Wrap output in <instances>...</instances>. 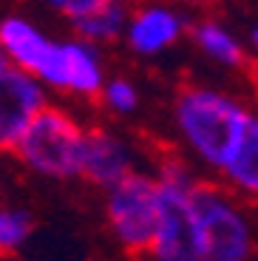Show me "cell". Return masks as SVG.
I'll use <instances>...</instances> for the list:
<instances>
[{
  "label": "cell",
  "mask_w": 258,
  "mask_h": 261,
  "mask_svg": "<svg viewBox=\"0 0 258 261\" xmlns=\"http://www.w3.org/2000/svg\"><path fill=\"white\" fill-rule=\"evenodd\" d=\"M77 32L91 43H102V40H114L116 34H122L128 26V14L119 0H105L97 9H91L88 14L74 20Z\"/></svg>",
  "instance_id": "cell-12"
},
{
  "label": "cell",
  "mask_w": 258,
  "mask_h": 261,
  "mask_svg": "<svg viewBox=\"0 0 258 261\" xmlns=\"http://www.w3.org/2000/svg\"><path fill=\"white\" fill-rule=\"evenodd\" d=\"M182 34V20L176 12L162 6L142 9L128 20V40L139 54H159L173 46Z\"/></svg>",
  "instance_id": "cell-9"
},
{
  "label": "cell",
  "mask_w": 258,
  "mask_h": 261,
  "mask_svg": "<svg viewBox=\"0 0 258 261\" xmlns=\"http://www.w3.org/2000/svg\"><path fill=\"white\" fill-rule=\"evenodd\" d=\"M196 43H199L210 57H216L219 63H224V65L244 63V51H241V46L236 43V37H233L227 29L219 26V23H201V26L196 29Z\"/></svg>",
  "instance_id": "cell-13"
},
{
  "label": "cell",
  "mask_w": 258,
  "mask_h": 261,
  "mask_svg": "<svg viewBox=\"0 0 258 261\" xmlns=\"http://www.w3.org/2000/svg\"><path fill=\"white\" fill-rule=\"evenodd\" d=\"M9 60H6V54H3V48H0V65H6Z\"/></svg>",
  "instance_id": "cell-18"
},
{
  "label": "cell",
  "mask_w": 258,
  "mask_h": 261,
  "mask_svg": "<svg viewBox=\"0 0 258 261\" xmlns=\"http://www.w3.org/2000/svg\"><path fill=\"white\" fill-rule=\"evenodd\" d=\"M196 210L204 233V261H247L252 250V233L241 210L219 190L196 185Z\"/></svg>",
  "instance_id": "cell-5"
},
{
  "label": "cell",
  "mask_w": 258,
  "mask_h": 261,
  "mask_svg": "<svg viewBox=\"0 0 258 261\" xmlns=\"http://www.w3.org/2000/svg\"><path fill=\"white\" fill-rule=\"evenodd\" d=\"M247 122L250 111L210 88H187L176 102V125L182 137L199 153L201 162L219 170L236 153Z\"/></svg>",
  "instance_id": "cell-1"
},
{
  "label": "cell",
  "mask_w": 258,
  "mask_h": 261,
  "mask_svg": "<svg viewBox=\"0 0 258 261\" xmlns=\"http://www.w3.org/2000/svg\"><path fill=\"white\" fill-rule=\"evenodd\" d=\"M83 139L85 130L68 114L45 105L20 137L14 153L43 176L68 179L83 168Z\"/></svg>",
  "instance_id": "cell-3"
},
{
  "label": "cell",
  "mask_w": 258,
  "mask_h": 261,
  "mask_svg": "<svg viewBox=\"0 0 258 261\" xmlns=\"http://www.w3.org/2000/svg\"><path fill=\"white\" fill-rule=\"evenodd\" d=\"M45 108L43 80L14 63L0 65V150H14Z\"/></svg>",
  "instance_id": "cell-6"
},
{
  "label": "cell",
  "mask_w": 258,
  "mask_h": 261,
  "mask_svg": "<svg viewBox=\"0 0 258 261\" xmlns=\"http://www.w3.org/2000/svg\"><path fill=\"white\" fill-rule=\"evenodd\" d=\"M0 48L9 63L26 68L37 77V68L43 65L45 54L51 48V40L45 37L37 26H32L23 17L0 20Z\"/></svg>",
  "instance_id": "cell-8"
},
{
  "label": "cell",
  "mask_w": 258,
  "mask_h": 261,
  "mask_svg": "<svg viewBox=\"0 0 258 261\" xmlns=\"http://www.w3.org/2000/svg\"><path fill=\"white\" fill-rule=\"evenodd\" d=\"M221 170L239 190L258 196V117L250 114V122H247L239 148Z\"/></svg>",
  "instance_id": "cell-11"
},
{
  "label": "cell",
  "mask_w": 258,
  "mask_h": 261,
  "mask_svg": "<svg viewBox=\"0 0 258 261\" xmlns=\"http://www.w3.org/2000/svg\"><path fill=\"white\" fill-rule=\"evenodd\" d=\"M187 3H210V0H187Z\"/></svg>",
  "instance_id": "cell-19"
},
{
  "label": "cell",
  "mask_w": 258,
  "mask_h": 261,
  "mask_svg": "<svg viewBox=\"0 0 258 261\" xmlns=\"http://www.w3.org/2000/svg\"><path fill=\"white\" fill-rule=\"evenodd\" d=\"M88 182L114 188L119 179L131 173V153L114 134L105 130H85L83 139V168H80Z\"/></svg>",
  "instance_id": "cell-7"
},
{
  "label": "cell",
  "mask_w": 258,
  "mask_h": 261,
  "mask_svg": "<svg viewBox=\"0 0 258 261\" xmlns=\"http://www.w3.org/2000/svg\"><path fill=\"white\" fill-rule=\"evenodd\" d=\"M65 48V88L83 97H94L102 91V65L97 51L91 48V40L63 43Z\"/></svg>",
  "instance_id": "cell-10"
},
{
  "label": "cell",
  "mask_w": 258,
  "mask_h": 261,
  "mask_svg": "<svg viewBox=\"0 0 258 261\" xmlns=\"http://www.w3.org/2000/svg\"><path fill=\"white\" fill-rule=\"evenodd\" d=\"M108 222L131 253H148L159 224V179L131 170L108 193Z\"/></svg>",
  "instance_id": "cell-4"
},
{
  "label": "cell",
  "mask_w": 258,
  "mask_h": 261,
  "mask_svg": "<svg viewBox=\"0 0 258 261\" xmlns=\"http://www.w3.org/2000/svg\"><path fill=\"white\" fill-rule=\"evenodd\" d=\"M51 9H57L60 14H65V17H83V14H88L91 9H97L99 3H105V0H45Z\"/></svg>",
  "instance_id": "cell-16"
},
{
  "label": "cell",
  "mask_w": 258,
  "mask_h": 261,
  "mask_svg": "<svg viewBox=\"0 0 258 261\" xmlns=\"http://www.w3.org/2000/svg\"><path fill=\"white\" fill-rule=\"evenodd\" d=\"M102 97L105 102L114 108V111L119 114H128L136 108V88L131 83H125V80H114V83H108L102 88Z\"/></svg>",
  "instance_id": "cell-15"
},
{
  "label": "cell",
  "mask_w": 258,
  "mask_h": 261,
  "mask_svg": "<svg viewBox=\"0 0 258 261\" xmlns=\"http://www.w3.org/2000/svg\"><path fill=\"white\" fill-rule=\"evenodd\" d=\"M193 176L185 165L168 162L159 173V224L150 261H204V233L193 199Z\"/></svg>",
  "instance_id": "cell-2"
},
{
  "label": "cell",
  "mask_w": 258,
  "mask_h": 261,
  "mask_svg": "<svg viewBox=\"0 0 258 261\" xmlns=\"http://www.w3.org/2000/svg\"><path fill=\"white\" fill-rule=\"evenodd\" d=\"M29 230H32V219L23 210H0V253L17 250L26 242Z\"/></svg>",
  "instance_id": "cell-14"
},
{
  "label": "cell",
  "mask_w": 258,
  "mask_h": 261,
  "mask_svg": "<svg viewBox=\"0 0 258 261\" xmlns=\"http://www.w3.org/2000/svg\"><path fill=\"white\" fill-rule=\"evenodd\" d=\"M252 46H255V51H258V29L252 32Z\"/></svg>",
  "instance_id": "cell-17"
}]
</instances>
